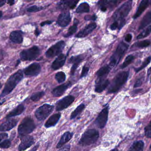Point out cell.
Wrapping results in <instances>:
<instances>
[{"mask_svg":"<svg viewBox=\"0 0 151 151\" xmlns=\"http://www.w3.org/2000/svg\"><path fill=\"white\" fill-rule=\"evenodd\" d=\"M23 76V73L21 70H19L11 76L5 84L4 89L0 95V98L3 97L10 94L22 79Z\"/></svg>","mask_w":151,"mask_h":151,"instance_id":"6da1fadb","label":"cell"},{"mask_svg":"<svg viewBox=\"0 0 151 151\" xmlns=\"http://www.w3.org/2000/svg\"><path fill=\"white\" fill-rule=\"evenodd\" d=\"M129 76V72H123L118 74L112 82L108 89V93H114L119 90L127 82Z\"/></svg>","mask_w":151,"mask_h":151,"instance_id":"7a4b0ae2","label":"cell"},{"mask_svg":"<svg viewBox=\"0 0 151 151\" xmlns=\"http://www.w3.org/2000/svg\"><path fill=\"white\" fill-rule=\"evenodd\" d=\"M129 45L121 42L120 43L113 55L111 57L110 66L111 67H114L119 64L126 51H127Z\"/></svg>","mask_w":151,"mask_h":151,"instance_id":"3957f363","label":"cell"},{"mask_svg":"<svg viewBox=\"0 0 151 151\" xmlns=\"http://www.w3.org/2000/svg\"><path fill=\"white\" fill-rule=\"evenodd\" d=\"M133 5V1H129L121 5L113 15V19L114 21L120 22L125 20L124 19L131 11Z\"/></svg>","mask_w":151,"mask_h":151,"instance_id":"277c9868","label":"cell"},{"mask_svg":"<svg viewBox=\"0 0 151 151\" xmlns=\"http://www.w3.org/2000/svg\"><path fill=\"white\" fill-rule=\"evenodd\" d=\"M99 137V133L95 129H88L83 134L79 144L83 146H88L95 143Z\"/></svg>","mask_w":151,"mask_h":151,"instance_id":"5b68a950","label":"cell"},{"mask_svg":"<svg viewBox=\"0 0 151 151\" xmlns=\"http://www.w3.org/2000/svg\"><path fill=\"white\" fill-rule=\"evenodd\" d=\"M35 128L34 121L31 118L27 117L23 119L19 126L18 131L19 135L24 137L32 132Z\"/></svg>","mask_w":151,"mask_h":151,"instance_id":"8992f818","label":"cell"},{"mask_svg":"<svg viewBox=\"0 0 151 151\" xmlns=\"http://www.w3.org/2000/svg\"><path fill=\"white\" fill-rule=\"evenodd\" d=\"M40 50L38 47L33 46L28 49L24 50L20 53V59L23 61L35 60L40 56Z\"/></svg>","mask_w":151,"mask_h":151,"instance_id":"52a82bcc","label":"cell"},{"mask_svg":"<svg viewBox=\"0 0 151 151\" xmlns=\"http://www.w3.org/2000/svg\"><path fill=\"white\" fill-rule=\"evenodd\" d=\"M54 109L53 105L47 104L43 105L36 110L35 112V117L40 121L44 120L52 113Z\"/></svg>","mask_w":151,"mask_h":151,"instance_id":"ba28073f","label":"cell"},{"mask_svg":"<svg viewBox=\"0 0 151 151\" xmlns=\"http://www.w3.org/2000/svg\"><path fill=\"white\" fill-rule=\"evenodd\" d=\"M65 43L64 41H60L55 45L51 46L46 52V56L53 58L60 54L65 47Z\"/></svg>","mask_w":151,"mask_h":151,"instance_id":"9c48e42d","label":"cell"},{"mask_svg":"<svg viewBox=\"0 0 151 151\" xmlns=\"http://www.w3.org/2000/svg\"><path fill=\"white\" fill-rule=\"evenodd\" d=\"M108 106L103 109L95 121V124L99 128H104L106 125L108 120Z\"/></svg>","mask_w":151,"mask_h":151,"instance_id":"30bf717a","label":"cell"},{"mask_svg":"<svg viewBox=\"0 0 151 151\" xmlns=\"http://www.w3.org/2000/svg\"><path fill=\"white\" fill-rule=\"evenodd\" d=\"M75 100L73 96L68 95L62 98L57 103L56 109L57 111H60L69 107Z\"/></svg>","mask_w":151,"mask_h":151,"instance_id":"8fae6325","label":"cell"},{"mask_svg":"<svg viewBox=\"0 0 151 151\" xmlns=\"http://www.w3.org/2000/svg\"><path fill=\"white\" fill-rule=\"evenodd\" d=\"M71 20L70 12L68 11H64L59 15L57 23L60 26L65 27L70 24Z\"/></svg>","mask_w":151,"mask_h":151,"instance_id":"7c38bea8","label":"cell"},{"mask_svg":"<svg viewBox=\"0 0 151 151\" xmlns=\"http://www.w3.org/2000/svg\"><path fill=\"white\" fill-rule=\"evenodd\" d=\"M41 67L40 64L33 63L25 68L24 70L25 74L28 76H34L38 75L40 72Z\"/></svg>","mask_w":151,"mask_h":151,"instance_id":"4fadbf2b","label":"cell"},{"mask_svg":"<svg viewBox=\"0 0 151 151\" xmlns=\"http://www.w3.org/2000/svg\"><path fill=\"white\" fill-rule=\"evenodd\" d=\"M34 143L33 137L31 136H25L19 146L18 150L19 151H24L31 147Z\"/></svg>","mask_w":151,"mask_h":151,"instance_id":"5bb4252c","label":"cell"},{"mask_svg":"<svg viewBox=\"0 0 151 151\" xmlns=\"http://www.w3.org/2000/svg\"><path fill=\"white\" fill-rule=\"evenodd\" d=\"M78 1H62L58 3V9L64 10L67 9H73L78 3Z\"/></svg>","mask_w":151,"mask_h":151,"instance_id":"9a60e30c","label":"cell"},{"mask_svg":"<svg viewBox=\"0 0 151 151\" xmlns=\"http://www.w3.org/2000/svg\"><path fill=\"white\" fill-rule=\"evenodd\" d=\"M71 82H67L58 86L53 90L52 93L55 97H59L63 95L65 91L71 86Z\"/></svg>","mask_w":151,"mask_h":151,"instance_id":"2e32d148","label":"cell"},{"mask_svg":"<svg viewBox=\"0 0 151 151\" xmlns=\"http://www.w3.org/2000/svg\"><path fill=\"white\" fill-rule=\"evenodd\" d=\"M96 23H91L87 25L84 29H82L76 34V37L77 38H82L87 36L91 33L96 27Z\"/></svg>","mask_w":151,"mask_h":151,"instance_id":"e0dca14e","label":"cell"},{"mask_svg":"<svg viewBox=\"0 0 151 151\" xmlns=\"http://www.w3.org/2000/svg\"><path fill=\"white\" fill-rule=\"evenodd\" d=\"M150 4V1L148 0H143L140 3L135 14L133 16V18L134 19L140 17L143 12L146 10Z\"/></svg>","mask_w":151,"mask_h":151,"instance_id":"ac0fdd59","label":"cell"},{"mask_svg":"<svg viewBox=\"0 0 151 151\" xmlns=\"http://www.w3.org/2000/svg\"><path fill=\"white\" fill-rule=\"evenodd\" d=\"M18 121L14 119L8 120L4 123L0 125V131H9L16 126Z\"/></svg>","mask_w":151,"mask_h":151,"instance_id":"d6986e66","label":"cell"},{"mask_svg":"<svg viewBox=\"0 0 151 151\" xmlns=\"http://www.w3.org/2000/svg\"><path fill=\"white\" fill-rule=\"evenodd\" d=\"M66 59V57L65 55L60 54L52 64L51 65L52 69L54 70H57L62 67L64 65Z\"/></svg>","mask_w":151,"mask_h":151,"instance_id":"ffe728a7","label":"cell"},{"mask_svg":"<svg viewBox=\"0 0 151 151\" xmlns=\"http://www.w3.org/2000/svg\"><path fill=\"white\" fill-rule=\"evenodd\" d=\"M83 60V58L80 56H72L69 60V63L73 64V65L72 66L71 69L70 74L71 75H73L75 73L76 70L78 67V66L80 63Z\"/></svg>","mask_w":151,"mask_h":151,"instance_id":"44dd1931","label":"cell"},{"mask_svg":"<svg viewBox=\"0 0 151 151\" xmlns=\"http://www.w3.org/2000/svg\"><path fill=\"white\" fill-rule=\"evenodd\" d=\"M110 84V82L108 79L99 80L97 82L95 88V91L97 93H101L106 89Z\"/></svg>","mask_w":151,"mask_h":151,"instance_id":"7402d4cb","label":"cell"},{"mask_svg":"<svg viewBox=\"0 0 151 151\" xmlns=\"http://www.w3.org/2000/svg\"><path fill=\"white\" fill-rule=\"evenodd\" d=\"M61 116L60 113H56L52 115L45 123V126L46 128H50L55 126L59 121Z\"/></svg>","mask_w":151,"mask_h":151,"instance_id":"603a6c76","label":"cell"},{"mask_svg":"<svg viewBox=\"0 0 151 151\" xmlns=\"http://www.w3.org/2000/svg\"><path fill=\"white\" fill-rule=\"evenodd\" d=\"M12 41L16 43H22L23 41L22 33L19 31H13L11 33L9 36Z\"/></svg>","mask_w":151,"mask_h":151,"instance_id":"cb8c5ba5","label":"cell"},{"mask_svg":"<svg viewBox=\"0 0 151 151\" xmlns=\"http://www.w3.org/2000/svg\"><path fill=\"white\" fill-rule=\"evenodd\" d=\"M118 1H99V5L101 7L102 11L105 12L107 8H112L117 4Z\"/></svg>","mask_w":151,"mask_h":151,"instance_id":"d4e9b609","label":"cell"},{"mask_svg":"<svg viewBox=\"0 0 151 151\" xmlns=\"http://www.w3.org/2000/svg\"><path fill=\"white\" fill-rule=\"evenodd\" d=\"M73 136V133L70 132H67L64 133L58 143L56 146L57 148H61L63 145H64L65 144L71 140V139L72 138Z\"/></svg>","mask_w":151,"mask_h":151,"instance_id":"484cf974","label":"cell"},{"mask_svg":"<svg viewBox=\"0 0 151 151\" xmlns=\"http://www.w3.org/2000/svg\"><path fill=\"white\" fill-rule=\"evenodd\" d=\"M151 23V12H147L141 21L139 27V30L144 29Z\"/></svg>","mask_w":151,"mask_h":151,"instance_id":"4316f807","label":"cell"},{"mask_svg":"<svg viewBox=\"0 0 151 151\" xmlns=\"http://www.w3.org/2000/svg\"><path fill=\"white\" fill-rule=\"evenodd\" d=\"M111 67L109 65L105 66L98 70L96 73V75L99 79H103L104 77L106 76L110 72Z\"/></svg>","mask_w":151,"mask_h":151,"instance_id":"83f0119b","label":"cell"},{"mask_svg":"<svg viewBox=\"0 0 151 151\" xmlns=\"http://www.w3.org/2000/svg\"><path fill=\"white\" fill-rule=\"evenodd\" d=\"M24 105H19L7 115V118H10L17 115H20L24 112Z\"/></svg>","mask_w":151,"mask_h":151,"instance_id":"f1b7e54d","label":"cell"},{"mask_svg":"<svg viewBox=\"0 0 151 151\" xmlns=\"http://www.w3.org/2000/svg\"><path fill=\"white\" fill-rule=\"evenodd\" d=\"M90 10V7L88 3L83 2L81 3L77 7L76 12L78 13H86L88 12Z\"/></svg>","mask_w":151,"mask_h":151,"instance_id":"f546056e","label":"cell"},{"mask_svg":"<svg viewBox=\"0 0 151 151\" xmlns=\"http://www.w3.org/2000/svg\"><path fill=\"white\" fill-rule=\"evenodd\" d=\"M144 147V143L139 141L134 143L130 151H143Z\"/></svg>","mask_w":151,"mask_h":151,"instance_id":"4dcf8cb0","label":"cell"},{"mask_svg":"<svg viewBox=\"0 0 151 151\" xmlns=\"http://www.w3.org/2000/svg\"><path fill=\"white\" fill-rule=\"evenodd\" d=\"M134 59L135 57L133 55H129L125 59L124 62L121 66V69H124V68H126V67L128 66L129 64H130L133 62Z\"/></svg>","mask_w":151,"mask_h":151,"instance_id":"1f68e13d","label":"cell"},{"mask_svg":"<svg viewBox=\"0 0 151 151\" xmlns=\"http://www.w3.org/2000/svg\"><path fill=\"white\" fill-rule=\"evenodd\" d=\"M84 108H85V105H84L83 104H81L79 105V106L75 109V111L72 113L70 117L71 119H74L76 117H77L79 114H80V113L82 112V111H83Z\"/></svg>","mask_w":151,"mask_h":151,"instance_id":"d6a6232c","label":"cell"},{"mask_svg":"<svg viewBox=\"0 0 151 151\" xmlns=\"http://www.w3.org/2000/svg\"><path fill=\"white\" fill-rule=\"evenodd\" d=\"M151 33V25L149 26L146 29H145L140 34L138 35L137 37V39H143L145 38L150 35Z\"/></svg>","mask_w":151,"mask_h":151,"instance_id":"836d02e7","label":"cell"},{"mask_svg":"<svg viewBox=\"0 0 151 151\" xmlns=\"http://www.w3.org/2000/svg\"><path fill=\"white\" fill-rule=\"evenodd\" d=\"M150 44V41L149 40H144L136 43L134 44V46L138 48H144L149 47Z\"/></svg>","mask_w":151,"mask_h":151,"instance_id":"e575fe53","label":"cell"},{"mask_svg":"<svg viewBox=\"0 0 151 151\" xmlns=\"http://www.w3.org/2000/svg\"><path fill=\"white\" fill-rule=\"evenodd\" d=\"M151 61V57L149 56L148 57H147L146 59L145 60V61H144L143 63L142 64V65L140 66V67H138V68H136V69H135V71L137 73L139 72L140 71H142L143 69H144L149 64H150Z\"/></svg>","mask_w":151,"mask_h":151,"instance_id":"d590c367","label":"cell"},{"mask_svg":"<svg viewBox=\"0 0 151 151\" xmlns=\"http://www.w3.org/2000/svg\"><path fill=\"white\" fill-rule=\"evenodd\" d=\"M55 79L58 83H62L65 81L66 79V75L63 72H58L55 75Z\"/></svg>","mask_w":151,"mask_h":151,"instance_id":"8d00e7d4","label":"cell"},{"mask_svg":"<svg viewBox=\"0 0 151 151\" xmlns=\"http://www.w3.org/2000/svg\"><path fill=\"white\" fill-rule=\"evenodd\" d=\"M45 93L43 91L39 92L33 94L31 97V98L34 102L39 101L44 96Z\"/></svg>","mask_w":151,"mask_h":151,"instance_id":"74e56055","label":"cell"},{"mask_svg":"<svg viewBox=\"0 0 151 151\" xmlns=\"http://www.w3.org/2000/svg\"><path fill=\"white\" fill-rule=\"evenodd\" d=\"M77 29V24H75L73 25L72 26L69 28L68 33L65 35V36L66 37H68L69 36L73 35V34L75 33L76 32Z\"/></svg>","mask_w":151,"mask_h":151,"instance_id":"f35d334b","label":"cell"},{"mask_svg":"<svg viewBox=\"0 0 151 151\" xmlns=\"http://www.w3.org/2000/svg\"><path fill=\"white\" fill-rule=\"evenodd\" d=\"M42 9H43L42 7H39V6H36V5H33V6L29 7L27 9V11L30 12H36L39 11L41 10Z\"/></svg>","mask_w":151,"mask_h":151,"instance_id":"ab89813d","label":"cell"},{"mask_svg":"<svg viewBox=\"0 0 151 151\" xmlns=\"http://www.w3.org/2000/svg\"><path fill=\"white\" fill-rule=\"evenodd\" d=\"M11 143L9 140H5L0 143V148L1 149H8L11 146Z\"/></svg>","mask_w":151,"mask_h":151,"instance_id":"60d3db41","label":"cell"},{"mask_svg":"<svg viewBox=\"0 0 151 151\" xmlns=\"http://www.w3.org/2000/svg\"><path fill=\"white\" fill-rule=\"evenodd\" d=\"M145 134L146 137L150 138L151 137V121L145 128Z\"/></svg>","mask_w":151,"mask_h":151,"instance_id":"b9f144b4","label":"cell"},{"mask_svg":"<svg viewBox=\"0 0 151 151\" xmlns=\"http://www.w3.org/2000/svg\"><path fill=\"white\" fill-rule=\"evenodd\" d=\"M89 70V68L88 67H87V66H83V67L82 71L81 78H82L83 77H85L88 74Z\"/></svg>","mask_w":151,"mask_h":151,"instance_id":"7bdbcfd3","label":"cell"},{"mask_svg":"<svg viewBox=\"0 0 151 151\" xmlns=\"http://www.w3.org/2000/svg\"><path fill=\"white\" fill-rule=\"evenodd\" d=\"M120 29V28L119 24L117 21H114L111 25V29L112 30H116V29Z\"/></svg>","mask_w":151,"mask_h":151,"instance_id":"ee69618b","label":"cell"},{"mask_svg":"<svg viewBox=\"0 0 151 151\" xmlns=\"http://www.w3.org/2000/svg\"><path fill=\"white\" fill-rule=\"evenodd\" d=\"M96 15H92V16L87 15V16H85L84 19L86 20H93V21H94L96 19Z\"/></svg>","mask_w":151,"mask_h":151,"instance_id":"f6af8a7d","label":"cell"},{"mask_svg":"<svg viewBox=\"0 0 151 151\" xmlns=\"http://www.w3.org/2000/svg\"><path fill=\"white\" fill-rule=\"evenodd\" d=\"M142 83L143 81L142 79H138L137 80V81L135 83L134 85V87L137 88L140 87V86H142Z\"/></svg>","mask_w":151,"mask_h":151,"instance_id":"bcb514c9","label":"cell"},{"mask_svg":"<svg viewBox=\"0 0 151 151\" xmlns=\"http://www.w3.org/2000/svg\"><path fill=\"white\" fill-rule=\"evenodd\" d=\"M70 145L67 144L61 148L58 151H70Z\"/></svg>","mask_w":151,"mask_h":151,"instance_id":"7dc6e473","label":"cell"},{"mask_svg":"<svg viewBox=\"0 0 151 151\" xmlns=\"http://www.w3.org/2000/svg\"><path fill=\"white\" fill-rule=\"evenodd\" d=\"M132 39V35L131 34H128L126 35L125 38V40L127 42L129 43L131 41Z\"/></svg>","mask_w":151,"mask_h":151,"instance_id":"c3c4849f","label":"cell"},{"mask_svg":"<svg viewBox=\"0 0 151 151\" xmlns=\"http://www.w3.org/2000/svg\"><path fill=\"white\" fill-rule=\"evenodd\" d=\"M8 137V134H0V142L2 140L5 139Z\"/></svg>","mask_w":151,"mask_h":151,"instance_id":"681fc988","label":"cell"},{"mask_svg":"<svg viewBox=\"0 0 151 151\" xmlns=\"http://www.w3.org/2000/svg\"><path fill=\"white\" fill-rule=\"evenodd\" d=\"M52 22L51 21H44V22L41 23L40 25L41 26H43L45 25H50V24L52 23Z\"/></svg>","mask_w":151,"mask_h":151,"instance_id":"f907efd6","label":"cell"},{"mask_svg":"<svg viewBox=\"0 0 151 151\" xmlns=\"http://www.w3.org/2000/svg\"><path fill=\"white\" fill-rule=\"evenodd\" d=\"M5 2L6 1L4 0H0V7H1L3 5L5 4Z\"/></svg>","mask_w":151,"mask_h":151,"instance_id":"816d5d0a","label":"cell"},{"mask_svg":"<svg viewBox=\"0 0 151 151\" xmlns=\"http://www.w3.org/2000/svg\"><path fill=\"white\" fill-rule=\"evenodd\" d=\"M8 4H9L10 5H13L14 4V1H8Z\"/></svg>","mask_w":151,"mask_h":151,"instance_id":"f5cc1de1","label":"cell"},{"mask_svg":"<svg viewBox=\"0 0 151 151\" xmlns=\"http://www.w3.org/2000/svg\"><path fill=\"white\" fill-rule=\"evenodd\" d=\"M35 34L36 35V36H38L39 34H40V32H39V30H38V29H36V30L35 31Z\"/></svg>","mask_w":151,"mask_h":151,"instance_id":"db71d44e","label":"cell"},{"mask_svg":"<svg viewBox=\"0 0 151 151\" xmlns=\"http://www.w3.org/2000/svg\"><path fill=\"white\" fill-rule=\"evenodd\" d=\"M151 69V67L150 68V69H149V71H148V74H149V75H150V73L151 71L150 70Z\"/></svg>","mask_w":151,"mask_h":151,"instance_id":"11a10c76","label":"cell"},{"mask_svg":"<svg viewBox=\"0 0 151 151\" xmlns=\"http://www.w3.org/2000/svg\"><path fill=\"white\" fill-rule=\"evenodd\" d=\"M2 14V12L1 11H0V18L1 17Z\"/></svg>","mask_w":151,"mask_h":151,"instance_id":"9f6ffc18","label":"cell"},{"mask_svg":"<svg viewBox=\"0 0 151 151\" xmlns=\"http://www.w3.org/2000/svg\"><path fill=\"white\" fill-rule=\"evenodd\" d=\"M111 151H119L117 149H114V150H111Z\"/></svg>","mask_w":151,"mask_h":151,"instance_id":"6f0895ef","label":"cell"},{"mask_svg":"<svg viewBox=\"0 0 151 151\" xmlns=\"http://www.w3.org/2000/svg\"><path fill=\"white\" fill-rule=\"evenodd\" d=\"M4 101H2V102H0V105H1L4 102Z\"/></svg>","mask_w":151,"mask_h":151,"instance_id":"680465c9","label":"cell"},{"mask_svg":"<svg viewBox=\"0 0 151 151\" xmlns=\"http://www.w3.org/2000/svg\"><path fill=\"white\" fill-rule=\"evenodd\" d=\"M2 87V84H1V83H0V89H1V88Z\"/></svg>","mask_w":151,"mask_h":151,"instance_id":"91938a15","label":"cell"},{"mask_svg":"<svg viewBox=\"0 0 151 151\" xmlns=\"http://www.w3.org/2000/svg\"></svg>","mask_w":151,"mask_h":151,"instance_id":"94428289","label":"cell"}]
</instances>
